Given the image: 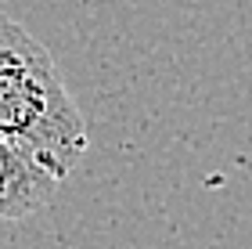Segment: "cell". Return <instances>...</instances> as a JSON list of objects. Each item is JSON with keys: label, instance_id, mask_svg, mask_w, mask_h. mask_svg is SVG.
<instances>
[{"label": "cell", "instance_id": "6da1fadb", "mask_svg": "<svg viewBox=\"0 0 252 249\" xmlns=\"http://www.w3.org/2000/svg\"><path fill=\"white\" fill-rule=\"evenodd\" d=\"M0 138L65 180L87 152V119L51 51L15 18L0 15Z\"/></svg>", "mask_w": 252, "mask_h": 249}, {"label": "cell", "instance_id": "7a4b0ae2", "mask_svg": "<svg viewBox=\"0 0 252 249\" xmlns=\"http://www.w3.org/2000/svg\"><path fill=\"white\" fill-rule=\"evenodd\" d=\"M58 177H51L32 155H26L18 144L0 138V224L4 220H26L32 213L47 210L58 195Z\"/></svg>", "mask_w": 252, "mask_h": 249}]
</instances>
